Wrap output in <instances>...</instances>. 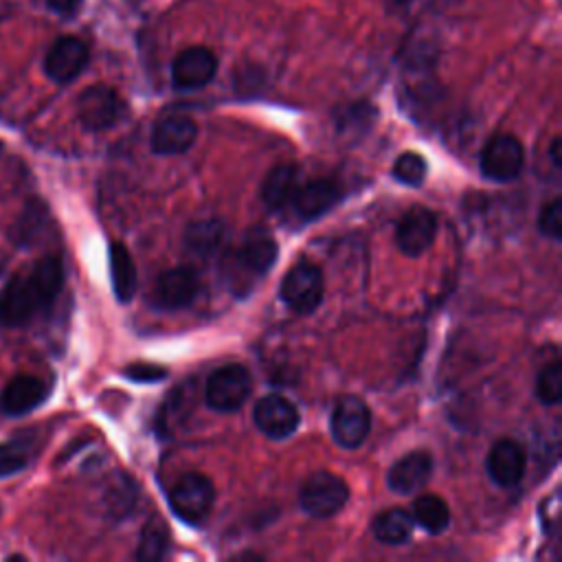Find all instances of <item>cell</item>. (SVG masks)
Segmentation results:
<instances>
[{
	"label": "cell",
	"instance_id": "ac0fdd59",
	"mask_svg": "<svg viewBox=\"0 0 562 562\" xmlns=\"http://www.w3.org/2000/svg\"><path fill=\"white\" fill-rule=\"evenodd\" d=\"M48 389L46 384L29 373H20L7 382V386L0 393V411L4 415H26L33 408H37Z\"/></svg>",
	"mask_w": 562,
	"mask_h": 562
},
{
	"label": "cell",
	"instance_id": "7402d4cb",
	"mask_svg": "<svg viewBox=\"0 0 562 562\" xmlns=\"http://www.w3.org/2000/svg\"><path fill=\"white\" fill-rule=\"evenodd\" d=\"M413 527H415L413 516L400 507H393V509H386L375 516L373 536L382 544H402L411 538Z\"/></svg>",
	"mask_w": 562,
	"mask_h": 562
},
{
	"label": "cell",
	"instance_id": "9c48e42d",
	"mask_svg": "<svg viewBox=\"0 0 562 562\" xmlns=\"http://www.w3.org/2000/svg\"><path fill=\"white\" fill-rule=\"evenodd\" d=\"M217 72V57L206 46H191L171 61V81L178 90H200Z\"/></svg>",
	"mask_w": 562,
	"mask_h": 562
},
{
	"label": "cell",
	"instance_id": "7c38bea8",
	"mask_svg": "<svg viewBox=\"0 0 562 562\" xmlns=\"http://www.w3.org/2000/svg\"><path fill=\"white\" fill-rule=\"evenodd\" d=\"M437 235V217L426 206H413L397 224L395 241L408 257H419L430 248Z\"/></svg>",
	"mask_w": 562,
	"mask_h": 562
},
{
	"label": "cell",
	"instance_id": "277c9868",
	"mask_svg": "<svg viewBox=\"0 0 562 562\" xmlns=\"http://www.w3.org/2000/svg\"><path fill=\"white\" fill-rule=\"evenodd\" d=\"M252 378L244 364H224L215 369L206 380V404L217 413H233L241 408L250 395Z\"/></svg>",
	"mask_w": 562,
	"mask_h": 562
},
{
	"label": "cell",
	"instance_id": "8fae6325",
	"mask_svg": "<svg viewBox=\"0 0 562 562\" xmlns=\"http://www.w3.org/2000/svg\"><path fill=\"white\" fill-rule=\"evenodd\" d=\"M277 261V244L263 228H252L233 255V263L241 277L250 281L263 277Z\"/></svg>",
	"mask_w": 562,
	"mask_h": 562
},
{
	"label": "cell",
	"instance_id": "5bb4252c",
	"mask_svg": "<svg viewBox=\"0 0 562 562\" xmlns=\"http://www.w3.org/2000/svg\"><path fill=\"white\" fill-rule=\"evenodd\" d=\"M198 136V125L187 114H167L156 121L151 130V151L158 156H173L187 151Z\"/></svg>",
	"mask_w": 562,
	"mask_h": 562
},
{
	"label": "cell",
	"instance_id": "83f0119b",
	"mask_svg": "<svg viewBox=\"0 0 562 562\" xmlns=\"http://www.w3.org/2000/svg\"><path fill=\"white\" fill-rule=\"evenodd\" d=\"M29 459H31L29 441L11 439L0 443V479L20 472L29 463Z\"/></svg>",
	"mask_w": 562,
	"mask_h": 562
},
{
	"label": "cell",
	"instance_id": "ba28073f",
	"mask_svg": "<svg viewBox=\"0 0 562 562\" xmlns=\"http://www.w3.org/2000/svg\"><path fill=\"white\" fill-rule=\"evenodd\" d=\"M331 437L342 448H358L371 430V413L360 397H342L329 419Z\"/></svg>",
	"mask_w": 562,
	"mask_h": 562
},
{
	"label": "cell",
	"instance_id": "5b68a950",
	"mask_svg": "<svg viewBox=\"0 0 562 562\" xmlns=\"http://www.w3.org/2000/svg\"><path fill=\"white\" fill-rule=\"evenodd\" d=\"M323 292V272L314 263H296L294 268H290L279 290L283 303L301 316L312 314L321 305Z\"/></svg>",
	"mask_w": 562,
	"mask_h": 562
},
{
	"label": "cell",
	"instance_id": "cb8c5ba5",
	"mask_svg": "<svg viewBox=\"0 0 562 562\" xmlns=\"http://www.w3.org/2000/svg\"><path fill=\"white\" fill-rule=\"evenodd\" d=\"M413 520L428 533H441L450 525V509L443 498L435 494H422L413 503Z\"/></svg>",
	"mask_w": 562,
	"mask_h": 562
},
{
	"label": "cell",
	"instance_id": "484cf974",
	"mask_svg": "<svg viewBox=\"0 0 562 562\" xmlns=\"http://www.w3.org/2000/svg\"><path fill=\"white\" fill-rule=\"evenodd\" d=\"M536 397L544 406H555L562 397V364L558 360L549 362L536 380Z\"/></svg>",
	"mask_w": 562,
	"mask_h": 562
},
{
	"label": "cell",
	"instance_id": "d6a6232c",
	"mask_svg": "<svg viewBox=\"0 0 562 562\" xmlns=\"http://www.w3.org/2000/svg\"><path fill=\"white\" fill-rule=\"evenodd\" d=\"M0 154H2V143H0Z\"/></svg>",
	"mask_w": 562,
	"mask_h": 562
},
{
	"label": "cell",
	"instance_id": "3957f363",
	"mask_svg": "<svg viewBox=\"0 0 562 562\" xmlns=\"http://www.w3.org/2000/svg\"><path fill=\"white\" fill-rule=\"evenodd\" d=\"M213 498V483L198 472L182 474L169 490V507L187 525H200L209 516Z\"/></svg>",
	"mask_w": 562,
	"mask_h": 562
},
{
	"label": "cell",
	"instance_id": "30bf717a",
	"mask_svg": "<svg viewBox=\"0 0 562 562\" xmlns=\"http://www.w3.org/2000/svg\"><path fill=\"white\" fill-rule=\"evenodd\" d=\"M257 428L270 439H285L299 428V411L283 395H263L252 411Z\"/></svg>",
	"mask_w": 562,
	"mask_h": 562
},
{
	"label": "cell",
	"instance_id": "4316f807",
	"mask_svg": "<svg viewBox=\"0 0 562 562\" xmlns=\"http://www.w3.org/2000/svg\"><path fill=\"white\" fill-rule=\"evenodd\" d=\"M393 178L408 187H419L426 180V160L417 151H404L393 162Z\"/></svg>",
	"mask_w": 562,
	"mask_h": 562
},
{
	"label": "cell",
	"instance_id": "9a60e30c",
	"mask_svg": "<svg viewBox=\"0 0 562 562\" xmlns=\"http://www.w3.org/2000/svg\"><path fill=\"white\" fill-rule=\"evenodd\" d=\"M200 281L191 268L165 270L154 283V303L162 310H182L198 296Z\"/></svg>",
	"mask_w": 562,
	"mask_h": 562
},
{
	"label": "cell",
	"instance_id": "e0dca14e",
	"mask_svg": "<svg viewBox=\"0 0 562 562\" xmlns=\"http://www.w3.org/2000/svg\"><path fill=\"white\" fill-rule=\"evenodd\" d=\"M432 472V457L426 450H413L395 461L386 474V485L391 492L408 496L419 492Z\"/></svg>",
	"mask_w": 562,
	"mask_h": 562
},
{
	"label": "cell",
	"instance_id": "8992f818",
	"mask_svg": "<svg viewBox=\"0 0 562 562\" xmlns=\"http://www.w3.org/2000/svg\"><path fill=\"white\" fill-rule=\"evenodd\" d=\"M125 112V103L110 86H90L77 99V116L90 132H103L114 127Z\"/></svg>",
	"mask_w": 562,
	"mask_h": 562
},
{
	"label": "cell",
	"instance_id": "1f68e13d",
	"mask_svg": "<svg viewBox=\"0 0 562 562\" xmlns=\"http://www.w3.org/2000/svg\"><path fill=\"white\" fill-rule=\"evenodd\" d=\"M560 145H562V140L555 136L553 140H551V162L555 165V167H560V162H562V154H560Z\"/></svg>",
	"mask_w": 562,
	"mask_h": 562
},
{
	"label": "cell",
	"instance_id": "52a82bcc",
	"mask_svg": "<svg viewBox=\"0 0 562 562\" xmlns=\"http://www.w3.org/2000/svg\"><path fill=\"white\" fill-rule=\"evenodd\" d=\"M525 162L522 145L512 134L492 136L481 151V171L496 182H509L518 178Z\"/></svg>",
	"mask_w": 562,
	"mask_h": 562
},
{
	"label": "cell",
	"instance_id": "44dd1931",
	"mask_svg": "<svg viewBox=\"0 0 562 562\" xmlns=\"http://www.w3.org/2000/svg\"><path fill=\"white\" fill-rule=\"evenodd\" d=\"M296 189V167L294 165H277L272 167L261 184V200L268 209H283Z\"/></svg>",
	"mask_w": 562,
	"mask_h": 562
},
{
	"label": "cell",
	"instance_id": "f1b7e54d",
	"mask_svg": "<svg viewBox=\"0 0 562 562\" xmlns=\"http://www.w3.org/2000/svg\"><path fill=\"white\" fill-rule=\"evenodd\" d=\"M538 228L542 235H547L555 241L562 239V202H560V198H553L542 206V211L538 215Z\"/></svg>",
	"mask_w": 562,
	"mask_h": 562
},
{
	"label": "cell",
	"instance_id": "4fadbf2b",
	"mask_svg": "<svg viewBox=\"0 0 562 562\" xmlns=\"http://www.w3.org/2000/svg\"><path fill=\"white\" fill-rule=\"evenodd\" d=\"M88 64V46L72 35L59 37L46 53L44 72L55 83L72 81Z\"/></svg>",
	"mask_w": 562,
	"mask_h": 562
},
{
	"label": "cell",
	"instance_id": "f546056e",
	"mask_svg": "<svg viewBox=\"0 0 562 562\" xmlns=\"http://www.w3.org/2000/svg\"><path fill=\"white\" fill-rule=\"evenodd\" d=\"M125 375L130 380H134V382H156V380H162L167 375V371L162 367H158V364L140 362V364H130L125 369Z\"/></svg>",
	"mask_w": 562,
	"mask_h": 562
},
{
	"label": "cell",
	"instance_id": "d4e9b609",
	"mask_svg": "<svg viewBox=\"0 0 562 562\" xmlns=\"http://www.w3.org/2000/svg\"><path fill=\"white\" fill-rule=\"evenodd\" d=\"M167 549H169L167 527L160 520L147 522V527H145V531L140 536V542H138L136 558L143 560V562H156V560L165 558Z\"/></svg>",
	"mask_w": 562,
	"mask_h": 562
},
{
	"label": "cell",
	"instance_id": "7a4b0ae2",
	"mask_svg": "<svg viewBox=\"0 0 562 562\" xmlns=\"http://www.w3.org/2000/svg\"><path fill=\"white\" fill-rule=\"evenodd\" d=\"M349 498L347 483L334 472H314L299 487V505L314 518H327L342 509Z\"/></svg>",
	"mask_w": 562,
	"mask_h": 562
},
{
	"label": "cell",
	"instance_id": "4dcf8cb0",
	"mask_svg": "<svg viewBox=\"0 0 562 562\" xmlns=\"http://www.w3.org/2000/svg\"><path fill=\"white\" fill-rule=\"evenodd\" d=\"M46 4L59 15H72L79 9L81 0H46Z\"/></svg>",
	"mask_w": 562,
	"mask_h": 562
},
{
	"label": "cell",
	"instance_id": "d6986e66",
	"mask_svg": "<svg viewBox=\"0 0 562 562\" xmlns=\"http://www.w3.org/2000/svg\"><path fill=\"white\" fill-rule=\"evenodd\" d=\"M525 450L512 439L496 441L487 452V474L501 487L516 485L525 474Z\"/></svg>",
	"mask_w": 562,
	"mask_h": 562
},
{
	"label": "cell",
	"instance_id": "ffe728a7",
	"mask_svg": "<svg viewBox=\"0 0 562 562\" xmlns=\"http://www.w3.org/2000/svg\"><path fill=\"white\" fill-rule=\"evenodd\" d=\"M110 277L116 299L121 303L132 301L136 292V266L130 250L121 241H112L110 246Z\"/></svg>",
	"mask_w": 562,
	"mask_h": 562
},
{
	"label": "cell",
	"instance_id": "603a6c76",
	"mask_svg": "<svg viewBox=\"0 0 562 562\" xmlns=\"http://www.w3.org/2000/svg\"><path fill=\"white\" fill-rule=\"evenodd\" d=\"M224 241V224L217 220H200L187 228L184 246L195 257H211Z\"/></svg>",
	"mask_w": 562,
	"mask_h": 562
},
{
	"label": "cell",
	"instance_id": "6da1fadb",
	"mask_svg": "<svg viewBox=\"0 0 562 562\" xmlns=\"http://www.w3.org/2000/svg\"><path fill=\"white\" fill-rule=\"evenodd\" d=\"M61 285L64 266L53 255L15 272L0 292V323L7 327L26 325L37 312L53 305Z\"/></svg>",
	"mask_w": 562,
	"mask_h": 562
},
{
	"label": "cell",
	"instance_id": "2e32d148",
	"mask_svg": "<svg viewBox=\"0 0 562 562\" xmlns=\"http://www.w3.org/2000/svg\"><path fill=\"white\" fill-rule=\"evenodd\" d=\"M340 195H342V189L334 180L321 178V180H310L296 187L290 198V204L299 220L310 222L327 213L340 200Z\"/></svg>",
	"mask_w": 562,
	"mask_h": 562
}]
</instances>
